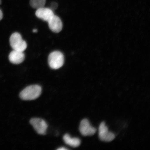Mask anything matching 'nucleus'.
<instances>
[{"label": "nucleus", "instance_id": "1a4fd4ad", "mask_svg": "<svg viewBox=\"0 0 150 150\" xmlns=\"http://www.w3.org/2000/svg\"><path fill=\"white\" fill-rule=\"evenodd\" d=\"M8 57L11 63L18 64L23 62L25 59V56L23 52L13 50L9 54Z\"/></svg>", "mask_w": 150, "mask_h": 150}, {"label": "nucleus", "instance_id": "6e6552de", "mask_svg": "<svg viewBox=\"0 0 150 150\" xmlns=\"http://www.w3.org/2000/svg\"><path fill=\"white\" fill-rule=\"evenodd\" d=\"M49 27L51 31L55 33H59L63 28V24L59 16L54 15L48 22Z\"/></svg>", "mask_w": 150, "mask_h": 150}, {"label": "nucleus", "instance_id": "423d86ee", "mask_svg": "<svg viewBox=\"0 0 150 150\" xmlns=\"http://www.w3.org/2000/svg\"><path fill=\"white\" fill-rule=\"evenodd\" d=\"M79 130L81 134L83 136H91L96 132V129L91 126L87 119H84L81 122Z\"/></svg>", "mask_w": 150, "mask_h": 150}, {"label": "nucleus", "instance_id": "2eb2a0df", "mask_svg": "<svg viewBox=\"0 0 150 150\" xmlns=\"http://www.w3.org/2000/svg\"><path fill=\"white\" fill-rule=\"evenodd\" d=\"M38 32V30L37 29H34L33 30V32L34 33H37Z\"/></svg>", "mask_w": 150, "mask_h": 150}, {"label": "nucleus", "instance_id": "4468645a", "mask_svg": "<svg viewBox=\"0 0 150 150\" xmlns=\"http://www.w3.org/2000/svg\"><path fill=\"white\" fill-rule=\"evenodd\" d=\"M58 150H67V149H66V148L63 147H60V148H59V149H57Z\"/></svg>", "mask_w": 150, "mask_h": 150}, {"label": "nucleus", "instance_id": "f8f14e48", "mask_svg": "<svg viewBox=\"0 0 150 150\" xmlns=\"http://www.w3.org/2000/svg\"><path fill=\"white\" fill-rule=\"evenodd\" d=\"M58 7V4L57 3L55 2H53L51 4V7H50V8L52 9V10L54 11L57 9Z\"/></svg>", "mask_w": 150, "mask_h": 150}, {"label": "nucleus", "instance_id": "dca6fc26", "mask_svg": "<svg viewBox=\"0 0 150 150\" xmlns=\"http://www.w3.org/2000/svg\"><path fill=\"white\" fill-rule=\"evenodd\" d=\"M1 4V0H0V5Z\"/></svg>", "mask_w": 150, "mask_h": 150}, {"label": "nucleus", "instance_id": "f257e3e1", "mask_svg": "<svg viewBox=\"0 0 150 150\" xmlns=\"http://www.w3.org/2000/svg\"><path fill=\"white\" fill-rule=\"evenodd\" d=\"M42 90V88L39 85L30 86L22 90L20 94V97L23 100H34L40 96Z\"/></svg>", "mask_w": 150, "mask_h": 150}, {"label": "nucleus", "instance_id": "ddd939ff", "mask_svg": "<svg viewBox=\"0 0 150 150\" xmlns=\"http://www.w3.org/2000/svg\"><path fill=\"white\" fill-rule=\"evenodd\" d=\"M3 18V14L2 12L1 11V9H0V21L2 20Z\"/></svg>", "mask_w": 150, "mask_h": 150}, {"label": "nucleus", "instance_id": "20e7f679", "mask_svg": "<svg viewBox=\"0 0 150 150\" xmlns=\"http://www.w3.org/2000/svg\"><path fill=\"white\" fill-rule=\"evenodd\" d=\"M99 137L100 140L105 142H110L115 138V135L108 130L105 123L103 122L101 123L99 127Z\"/></svg>", "mask_w": 150, "mask_h": 150}, {"label": "nucleus", "instance_id": "0eeeda50", "mask_svg": "<svg viewBox=\"0 0 150 150\" xmlns=\"http://www.w3.org/2000/svg\"><path fill=\"white\" fill-rule=\"evenodd\" d=\"M35 14L37 18L47 22L55 15L51 9L45 7L37 9Z\"/></svg>", "mask_w": 150, "mask_h": 150}, {"label": "nucleus", "instance_id": "9b49d317", "mask_svg": "<svg viewBox=\"0 0 150 150\" xmlns=\"http://www.w3.org/2000/svg\"><path fill=\"white\" fill-rule=\"evenodd\" d=\"M46 0H30V4L32 8L36 9L44 7Z\"/></svg>", "mask_w": 150, "mask_h": 150}, {"label": "nucleus", "instance_id": "7ed1b4c3", "mask_svg": "<svg viewBox=\"0 0 150 150\" xmlns=\"http://www.w3.org/2000/svg\"><path fill=\"white\" fill-rule=\"evenodd\" d=\"M10 45L13 50L23 52L27 48V44L22 38L19 33H15L11 35L9 40Z\"/></svg>", "mask_w": 150, "mask_h": 150}, {"label": "nucleus", "instance_id": "f03ea898", "mask_svg": "<svg viewBox=\"0 0 150 150\" xmlns=\"http://www.w3.org/2000/svg\"><path fill=\"white\" fill-rule=\"evenodd\" d=\"M64 56L61 52L56 51L51 52L49 55L48 63L50 68L57 69L61 68L64 63Z\"/></svg>", "mask_w": 150, "mask_h": 150}, {"label": "nucleus", "instance_id": "9d476101", "mask_svg": "<svg viewBox=\"0 0 150 150\" xmlns=\"http://www.w3.org/2000/svg\"><path fill=\"white\" fill-rule=\"evenodd\" d=\"M63 139L66 144L73 147H78L81 144V140L79 138L71 137L68 134L64 135Z\"/></svg>", "mask_w": 150, "mask_h": 150}, {"label": "nucleus", "instance_id": "39448f33", "mask_svg": "<svg viewBox=\"0 0 150 150\" xmlns=\"http://www.w3.org/2000/svg\"><path fill=\"white\" fill-rule=\"evenodd\" d=\"M30 123L38 134L45 135L48 125L44 120L40 118H34L31 119Z\"/></svg>", "mask_w": 150, "mask_h": 150}]
</instances>
